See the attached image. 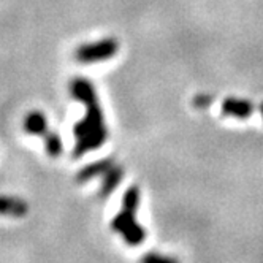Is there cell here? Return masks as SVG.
<instances>
[{
  "label": "cell",
  "instance_id": "3957f363",
  "mask_svg": "<svg viewBox=\"0 0 263 263\" xmlns=\"http://www.w3.org/2000/svg\"><path fill=\"white\" fill-rule=\"evenodd\" d=\"M27 213V203L14 197H0V216L23 217Z\"/></svg>",
  "mask_w": 263,
  "mask_h": 263
},
{
  "label": "cell",
  "instance_id": "277c9868",
  "mask_svg": "<svg viewBox=\"0 0 263 263\" xmlns=\"http://www.w3.org/2000/svg\"><path fill=\"white\" fill-rule=\"evenodd\" d=\"M24 128L27 134H32V135H40V137H45L48 134V122H46V118L42 115L40 111H33L30 115L26 118L24 121Z\"/></svg>",
  "mask_w": 263,
  "mask_h": 263
},
{
  "label": "cell",
  "instance_id": "7a4b0ae2",
  "mask_svg": "<svg viewBox=\"0 0 263 263\" xmlns=\"http://www.w3.org/2000/svg\"><path fill=\"white\" fill-rule=\"evenodd\" d=\"M116 51V43L112 40H103L100 43L86 45L81 46L77 52V59L83 64H92V62H100L102 59H106L112 55Z\"/></svg>",
  "mask_w": 263,
  "mask_h": 263
},
{
  "label": "cell",
  "instance_id": "6da1fadb",
  "mask_svg": "<svg viewBox=\"0 0 263 263\" xmlns=\"http://www.w3.org/2000/svg\"><path fill=\"white\" fill-rule=\"evenodd\" d=\"M73 97L80 100L87 112L84 119H81L77 127H74V137H77V144H74V156L80 157L87 151L99 147L105 138L106 132L103 125V118L97 103V97L93 93V89L89 81L86 80H74L70 86Z\"/></svg>",
  "mask_w": 263,
  "mask_h": 263
},
{
  "label": "cell",
  "instance_id": "5b68a950",
  "mask_svg": "<svg viewBox=\"0 0 263 263\" xmlns=\"http://www.w3.org/2000/svg\"><path fill=\"white\" fill-rule=\"evenodd\" d=\"M45 144H46V151L51 157H58L62 154V140L59 134H54V132H48L43 137Z\"/></svg>",
  "mask_w": 263,
  "mask_h": 263
}]
</instances>
